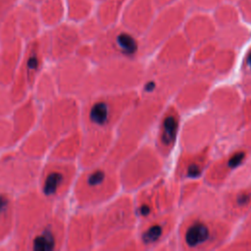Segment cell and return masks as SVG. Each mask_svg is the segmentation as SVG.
<instances>
[{
	"instance_id": "cell-1",
	"label": "cell",
	"mask_w": 251,
	"mask_h": 251,
	"mask_svg": "<svg viewBox=\"0 0 251 251\" xmlns=\"http://www.w3.org/2000/svg\"><path fill=\"white\" fill-rule=\"evenodd\" d=\"M68 215L67 202H50L34 188L18 195L10 250H64Z\"/></svg>"
},
{
	"instance_id": "cell-2",
	"label": "cell",
	"mask_w": 251,
	"mask_h": 251,
	"mask_svg": "<svg viewBox=\"0 0 251 251\" xmlns=\"http://www.w3.org/2000/svg\"><path fill=\"white\" fill-rule=\"evenodd\" d=\"M80 110L75 96L59 94L40 107L37 126L51 144L62 136L78 128Z\"/></svg>"
},
{
	"instance_id": "cell-3",
	"label": "cell",
	"mask_w": 251,
	"mask_h": 251,
	"mask_svg": "<svg viewBox=\"0 0 251 251\" xmlns=\"http://www.w3.org/2000/svg\"><path fill=\"white\" fill-rule=\"evenodd\" d=\"M43 161L30 159L16 147L0 153V188L16 196L35 187Z\"/></svg>"
},
{
	"instance_id": "cell-4",
	"label": "cell",
	"mask_w": 251,
	"mask_h": 251,
	"mask_svg": "<svg viewBox=\"0 0 251 251\" xmlns=\"http://www.w3.org/2000/svg\"><path fill=\"white\" fill-rule=\"evenodd\" d=\"M76 176L75 162L46 158L41 164L34 189L50 202L66 203Z\"/></svg>"
},
{
	"instance_id": "cell-5",
	"label": "cell",
	"mask_w": 251,
	"mask_h": 251,
	"mask_svg": "<svg viewBox=\"0 0 251 251\" xmlns=\"http://www.w3.org/2000/svg\"><path fill=\"white\" fill-rule=\"evenodd\" d=\"M45 55L37 43H33L21 57L18 68L8 86L12 101L16 105L30 95L33 85L46 68Z\"/></svg>"
},
{
	"instance_id": "cell-6",
	"label": "cell",
	"mask_w": 251,
	"mask_h": 251,
	"mask_svg": "<svg viewBox=\"0 0 251 251\" xmlns=\"http://www.w3.org/2000/svg\"><path fill=\"white\" fill-rule=\"evenodd\" d=\"M40 107L31 95L17 103L9 114L13 127V141L16 147L22 139L37 126Z\"/></svg>"
},
{
	"instance_id": "cell-7",
	"label": "cell",
	"mask_w": 251,
	"mask_h": 251,
	"mask_svg": "<svg viewBox=\"0 0 251 251\" xmlns=\"http://www.w3.org/2000/svg\"><path fill=\"white\" fill-rule=\"evenodd\" d=\"M17 196L0 188V249H9L16 222Z\"/></svg>"
},
{
	"instance_id": "cell-8",
	"label": "cell",
	"mask_w": 251,
	"mask_h": 251,
	"mask_svg": "<svg viewBox=\"0 0 251 251\" xmlns=\"http://www.w3.org/2000/svg\"><path fill=\"white\" fill-rule=\"evenodd\" d=\"M82 148V139L77 129L62 136L52 143L47 158L67 162H75Z\"/></svg>"
},
{
	"instance_id": "cell-9",
	"label": "cell",
	"mask_w": 251,
	"mask_h": 251,
	"mask_svg": "<svg viewBox=\"0 0 251 251\" xmlns=\"http://www.w3.org/2000/svg\"><path fill=\"white\" fill-rule=\"evenodd\" d=\"M51 145L52 144L45 133L36 126L22 139L16 148L30 159L44 161L48 156Z\"/></svg>"
},
{
	"instance_id": "cell-10",
	"label": "cell",
	"mask_w": 251,
	"mask_h": 251,
	"mask_svg": "<svg viewBox=\"0 0 251 251\" xmlns=\"http://www.w3.org/2000/svg\"><path fill=\"white\" fill-rule=\"evenodd\" d=\"M80 119L89 129L105 128L111 120V106L105 99L90 101L82 109Z\"/></svg>"
},
{
	"instance_id": "cell-11",
	"label": "cell",
	"mask_w": 251,
	"mask_h": 251,
	"mask_svg": "<svg viewBox=\"0 0 251 251\" xmlns=\"http://www.w3.org/2000/svg\"><path fill=\"white\" fill-rule=\"evenodd\" d=\"M59 94L60 93L51 69L50 67H46L36 79L30 95L38 106L42 107Z\"/></svg>"
},
{
	"instance_id": "cell-12",
	"label": "cell",
	"mask_w": 251,
	"mask_h": 251,
	"mask_svg": "<svg viewBox=\"0 0 251 251\" xmlns=\"http://www.w3.org/2000/svg\"><path fill=\"white\" fill-rule=\"evenodd\" d=\"M210 229L203 222H194L185 231L184 240L189 247H197L210 238Z\"/></svg>"
},
{
	"instance_id": "cell-13",
	"label": "cell",
	"mask_w": 251,
	"mask_h": 251,
	"mask_svg": "<svg viewBox=\"0 0 251 251\" xmlns=\"http://www.w3.org/2000/svg\"><path fill=\"white\" fill-rule=\"evenodd\" d=\"M15 148L13 141V127L8 115L0 116V153Z\"/></svg>"
},
{
	"instance_id": "cell-14",
	"label": "cell",
	"mask_w": 251,
	"mask_h": 251,
	"mask_svg": "<svg viewBox=\"0 0 251 251\" xmlns=\"http://www.w3.org/2000/svg\"><path fill=\"white\" fill-rule=\"evenodd\" d=\"M178 129V121L174 115L167 116L162 123L161 141L163 144L169 146L174 143Z\"/></svg>"
},
{
	"instance_id": "cell-15",
	"label": "cell",
	"mask_w": 251,
	"mask_h": 251,
	"mask_svg": "<svg viewBox=\"0 0 251 251\" xmlns=\"http://www.w3.org/2000/svg\"><path fill=\"white\" fill-rule=\"evenodd\" d=\"M116 43L120 51L126 56H132L137 51L135 39L127 33H120L116 38Z\"/></svg>"
},
{
	"instance_id": "cell-16",
	"label": "cell",
	"mask_w": 251,
	"mask_h": 251,
	"mask_svg": "<svg viewBox=\"0 0 251 251\" xmlns=\"http://www.w3.org/2000/svg\"><path fill=\"white\" fill-rule=\"evenodd\" d=\"M15 104L11 99L8 86L0 83V116L10 114Z\"/></svg>"
},
{
	"instance_id": "cell-17",
	"label": "cell",
	"mask_w": 251,
	"mask_h": 251,
	"mask_svg": "<svg viewBox=\"0 0 251 251\" xmlns=\"http://www.w3.org/2000/svg\"><path fill=\"white\" fill-rule=\"evenodd\" d=\"M163 233V227L160 225L151 226L142 234V241L144 244H151L156 242Z\"/></svg>"
},
{
	"instance_id": "cell-18",
	"label": "cell",
	"mask_w": 251,
	"mask_h": 251,
	"mask_svg": "<svg viewBox=\"0 0 251 251\" xmlns=\"http://www.w3.org/2000/svg\"><path fill=\"white\" fill-rule=\"evenodd\" d=\"M245 157V153L244 152H237L234 155H232V157L228 160L227 166L231 169L237 168L238 166H240V164L242 163V161L244 160Z\"/></svg>"
},
{
	"instance_id": "cell-19",
	"label": "cell",
	"mask_w": 251,
	"mask_h": 251,
	"mask_svg": "<svg viewBox=\"0 0 251 251\" xmlns=\"http://www.w3.org/2000/svg\"><path fill=\"white\" fill-rule=\"evenodd\" d=\"M186 175H187L188 177L195 178V177H198V176L201 175V170H200V168H199L198 165L192 164V165H190V166L188 167Z\"/></svg>"
},
{
	"instance_id": "cell-20",
	"label": "cell",
	"mask_w": 251,
	"mask_h": 251,
	"mask_svg": "<svg viewBox=\"0 0 251 251\" xmlns=\"http://www.w3.org/2000/svg\"><path fill=\"white\" fill-rule=\"evenodd\" d=\"M251 195L249 193H240L236 197V204L239 206H245L249 203Z\"/></svg>"
},
{
	"instance_id": "cell-21",
	"label": "cell",
	"mask_w": 251,
	"mask_h": 251,
	"mask_svg": "<svg viewBox=\"0 0 251 251\" xmlns=\"http://www.w3.org/2000/svg\"><path fill=\"white\" fill-rule=\"evenodd\" d=\"M139 213H140V215H142V216H147V215H149V213H150V208H149V206H147V205H142V206L139 208Z\"/></svg>"
},
{
	"instance_id": "cell-22",
	"label": "cell",
	"mask_w": 251,
	"mask_h": 251,
	"mask_svg": "<svg viewBox=\"0 0 251 251\" xmlns=\"http://www.w3.org/2000/svg\"><path fill=\"white\" fill-rule=\"evenodd\" d=\"M154 88H155V83H154L153 81H149L148 83H146V85H145V87H144V89H145L146 91H148V92L152 91Z\"/></svg>"
},
{
	"instance_id": "cell-23",
	"label": "cell",
	"mask_w": 251,
	"mask_h": 251,
	"mask_svg": "<svg viewBox=\"0 0 251 251\" xmlns=\"http://www.w3.org/2000/svg\"><path fill=\"white\" fill-rule=\"evenodd\" d=\"M246 62H247V66H248V68L251 70V51L249 52V54H248V56H247Z\"/></svg>"
}]
</instances>
